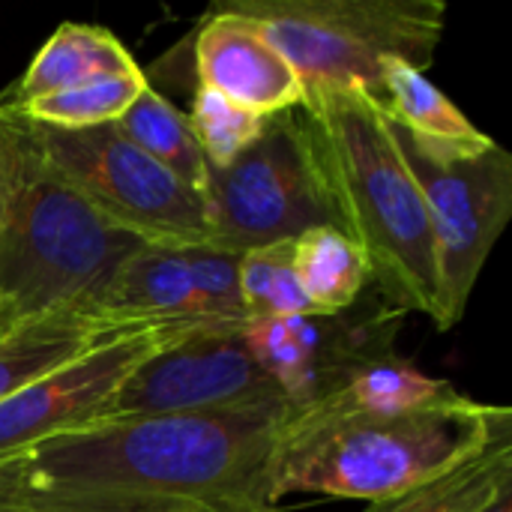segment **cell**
Here are the masks:
<instances>
[{
  "instance_id": "1",
  "label": "cell",
  "mask_w": 512,
  "mask_h": 512,
  "mask_svg": "<svg viewBox=\"0 0 512 512\" xmlns=\"http://www.w3.org/2000/svg\"><path fill=\"white\" fill-rule=\"evenodd\" d=\"M291 408L105 417L0 465L6 512H273Z\"/></svg>"
},
{
  "instance_id": "2",
  "label": "cell",
  "mask_w": 512,
  "mask_h": 512,
  "mask_svg": "<svg viewBox=\"0 0 512 512\" xmlns=\"http://www.w3.org/2000/svg\"><path fill=\"white\" fill-rule=\"evenodd\" d=\"M501 438H512V411L459 390L414 408H348L324 399L291 411L273 465V501L324 495L384 501L411 492Z\"/></svg>"
},
{
  "instance_id": "3",
  "label": "cell",
  "mask_w": 512,
  "mask_h": 512,
  "mask_svg": "<svg viewBox=\"0 0 512 512\" xmlns=\"http://www.w3.org/2000/svg\"><path fill=\"white\" fill-rule=\"evenodd\" d=\"M297 111L333 225L363 252L375 294L402 315L420 312L438 324V255L426 201L381 102L363 90H315Z\"/></svg>"
},
{
  "instance_id": "4",
  "label": "cell",
  "mask_w": 512,
  "mask_h": 512,
  "mask_svg": "<svg viewBox=\"0 0 512 512\" xmlns=\"http://www.w3.org/2000/svg\"><path fill=\"white\" fill-rule=\"evenodd\" d=\"M147 243L99 216L0 99V303L18 318L102 312L120 267Z\"/></svg>"
},
{
  "instance_id": "5",
  "label": "cell",
  "mask_w": 512,
  "mask_h": 512,
  "mask_svg": "<svg viewBox=\"0 0 512 512\" xmlns=\"http://www.w3.org/2000/svg\"><path fill=\"white\" fill-rule=\"evenodd\" d=\"M255 21L306 93L363 90L384 105L381 72L402 60L426 72L444 36V0H222Z\"/></svg>"
},
{
  "instance_id": "6",
  "label": "cell",
  "mask_w": 512,
  "mask_h": 512,
  "mask_svg": "<svg viewBox=\"0 0 512 512\" xmlns=\"http://www.w3.org/2000/svg\"><path fill=\"white\" fill-rule=\"evenodd\" d=\"M390 120V117H387ZM393 138L423 192L438 255V330L465 318L477 279L512 216V156L495 138L426 141L390 120Z\"/></svg>"
},
{
  "instance_id": "7",
  "label": "cell",
  "mask_w": 512,
  "mask_h": 512,
  "mask_svg": "<svg viewBox=\"0 0 512 512\" xmlns=\"http://www.w3.org/2000/svg\"><path fill=\"white\" fill-rule=\"evenodd\" d=\"M204 207L213 243L237 255L333 225L297 108L270 114L234 162L210 168Z\"/></svg>"
},
{
  "instance_id": "8",
  "label": "cell",
  "mask_w": 512,
  "mask_h": 512,
  "mask_svg": "<svg viewBox=\"0 0 512 512\" xmlns=\"http://www.w3.org/2000/svg\"><path fill=\"white\" fill-rule=\"evenodd\" d=\"M30 135L99 216L141 243H213L204 198L129 144L114 123L93 129H45L30 123Z\"/></svg>"
},
{
  "instance_id": "9",
  "label": "cell",
  "mask_w": 512,
  "mask_h": 512,
  "mask_svg": "<svg viewBox=\"0 0 512 512\" xmlns=\"http://www.w3.org/2000/svg\"><path fill=\"white\" fill-rule=\"evenodd\" d=\"M402 312L375 291L336 315H288L249 321L243 336L279 384L291 411L312 408L339 393L369 366L396 357Z\"/></svg>"
},
{
  "instance_id": "10",
  "label": "cell",
  "mask_w": 512,
  "mask_h": 512,
  "mask_svg": "<svg viewBox=\"0 0 512 512\" xmlns=\"http://www.w3.org/2000/svg\"><path fill=\"white\" fill-rule=\"evenodd\" d=\"M243 327H192L126 378L105 417L222 414L273 405L288 408L279 384L252 354Z\"/></svg>"
},
{
  "instance_id": "11",
  "label": "cell",
  "mask_w": 512,
  "mask_h": 512,
  "mask_svg": "<svg viewBox=\"0 0 512 512\" xmlns=\"http://www.w3.org/2000/svg\"><path fill=\"white\" fill-rule=\"evenodd\" d=\"M201 327L195 321L135 324L93 345L75 360L36 378L6 402H0V465L18 459L30 447L90 426L108 414L111 399L126 378L156 351ZM243 327V324H240Z\"/></svg>"
},
{
  "instance_id": "12",
  "label": "cell",
  "mask_w": 512,
  "mask_h": 512,
  "mask_svg": "<svg viewBox=\"0 0 512 512\" xmlns=\"http://www.w3.org/2000/svg\"><path fill=\"white\" fill-rule=\"evenodd\" d=\"M195 78L198 87H210L261 117L294 111L306 96L303 81L267 33L219 6H210L195 33Z\"/></svg>"
},
{
  "instance_id": "13",
  "label": "cell",
  "mask_w": 512,
  "mask_h": 512,
  "mask_svg": "<svg viewBox=\"0 0 512 512\" xmlns=\"http://www.w3.org/2000/svg\"><path fill=\"white\" fill-rule=\"evenodd\" d=\"M135 324L141 321H123L105 312L84 309L21 318L0 336V402L15 396L36 378L48 375L51 369L75 360L78 354Z\"/></svg>"
},
{
  "instance_id": "14",
  "label": "cell",
  "mask_w": 512,
  "mask_h": 512,
  "mask_svg": "<svg viewBox=\"0 0 512 512\" xmlns=\"http://www.w3.org/2000/svg\"><path fill=\"white\" fill-rule=\"evenodd\" d=\"M129 72H138V63L111 30L96 24L66 21L36 51L9 102H27L45 93H57V90L105 81L114 75H129Z\"/></svg>"
},
{
  "instance_id": "15",
  "label": "cell",
  "mask_w": 512,
  "mask_h": 512,
  "mask_svg": "<svg viewBox=\"0 0 512 512\" xmlns=\"http://www.w3.org/2000/svg\"><path fill=\"white\" fill-rule=\"evenodd\" d=\"M102 312L141 324L147 321L210 324L198 312L183 246H141L114 276Z\"/></svg>"
},
{
  "instance_id": "16",
  "label": "cell",
  "mask_w": 512,
  "mask_h": 512,
  "mask_svg": "<svg viewBox=\"0 0 512 512\" xmlns=\"http://www.w3.org/2000/svg\"><path fill=\"white\" fill-rule=\"evenodd\" d=\"M114 129L141 153H147L156 165L174 174L183 186L204 198L210 165L201 153L189 117L180 108H174L159 90L147 84L141 96L114 123Z\"/></svg>"
},
{
  "instance_id": "17",
  "label": "cell",
  "mask_w": 512,
  "mask_h": 512,
  "mask_svg": "<svg viewBox=\"0 0 512 512\" xmlns=\"http://www.w3.org/2000/svg\"><path fill=\"white\" fill-rule=\"evenodd\" d=\"M294 267L303 297L315 315L351 309L372 285L363 252L336 225L300 234L294 240Z\"/></svg>"
},
{
  "instance_id": "18",
  "label": "cell",
  "mask_w": 512,
  "mask_h": 512,
  "mask_svg": "<svg viewBox=\"0 0 512 512\" xmlns=\"http://www.w3.org/2000/svg\"><path fill=\"white\" fill-rule=\"evenodd\" d=\"M512 480V438H501L459 468L384 501L366 512H477Z\"/></svg>"
},
{
  "instance_id": "19",
  "label": "cell",
  "mask_w": 512,
  "mask_h": 512,
  "mask_svg": "<svg viewBox=\"0 0 512 512\" xmlns=\"http://www.w3.org/2000/svg\"><path fill=\"white\" fill-rule=\"evenodd\" d=\"M384 84V114L414 132L417 138L426 141H444V144H468L480 141L486 132H480L453 102L447 93H441L426 72L402 63V60H387L381 72Z\"/></svg>"
},
{
  "instance_id": "20",
  "label": "cell",
  "mask_w": 512,
  "mask_h": 512,
  "mask_svg": "<svg viewBox=\"0 0 512 512\" xmlns=\"http://www.w3.org/2000/svg\"><path fill=\"white\" fill-rule=\"evenodd\" d=\"M147 84H150L147 75L138 69L129 75H114L105 81L45 93V96L27 99V102H12V108L33 126L93 129V126H105V123H117Z\"/></svg>"
},
{
  "instance_id": "21",
  "label": "cell",
  "mask_w": 512,
  "mask_h": 512,
  "mask_svg": "<svg viewBox=\"0 0 512 512\" xmlns=\"http://www.w3.org/2000/svg\"><path fill=\"white\" fill-rule=\"evenodd\" d=\"M237 285L246 324L312 312L294 267V240L243 252L237 267Z\"/></svg>"
},
{
  "instance_id": "22",
  "label": "cell",
  "mask_w": 512,
  "mask_h": 512,
  "mask_svg": "<svg viewBox=\"0 0 512 512\" xmlns=\"http://www.w3.org/2000/svg\"><path fill=\"white\" fill-rule=\"evenodd\" d=\"M186 117L210 168H225L228 162H234L258 138L267 120L210 87H195L192 108Z\"/></svg>"
},
{
  "instance_id": "23",
  "label": "cell",
  "mask_w": 512,
  "mask_h": 512,
  "mask_svg": "<svg viewBox=\"0 0 512 512\" xmlns=\"http://www.w3.org/2000/svg\"><path fill=\"white\" fill-rule=\"evenodd\" d=\"M183 258L192 276L201 318L210 324H237V327L246 324L240 306V285H237L240 255L216 243H201V246H183Z\"/></svg>"
},
{
  "instance_id": "24",
  "label": "cell",
  "mask_w": 512,
  "mask_h": 512,
  "mask_svg": "<svg viewBox=\"0 0 512 512\" xmlns=\"http://www.w3.org/2000/svg\"><path fill=\"white\" fill-rule=\"evenodd\" d=\"M477 512H512V480L510 483H504V486L492 495V501L483 504Z\"/></svg>"
},
{
  "instance_id": "25",
  "label": "cell",
  "mask_w": 512,
  "mask_h": 512,
  "mask_svg": "<svg viewBox=\"0 0 512 512\" xmlns=\"http://www.w3.org/2000/svg\"><path fill=\"white\" fill-rule=\"evenodd\" d=\"M18 321H21V318H18L9 306H3V303H0V336H3L12 324H18Z\"/></svg>"
},
{
  "instance_id": "26",
  "label": "cell",
  "mask_w": 512,
  "mask_h": 512,
  "mask_svg": "<svg viewBox=\"0 0 512 512\" xmlns=\"http://www.w3.org/2000/svg\"><path fill=\"white\" fill-rule=\"evenodd\" d=\"M0 512H6V510H3V507H0Z\"/></svg>"
}]
</instances>
